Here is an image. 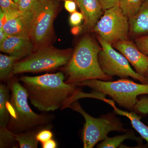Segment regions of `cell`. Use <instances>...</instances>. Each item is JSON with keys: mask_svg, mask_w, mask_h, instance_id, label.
Wrapping results in <instances>:
<instances>
[{"mask_svg": "<svg viewBox=\"0 0 148 148\" xmlns=\"http://www.w3.org/2000/svg\"><path fill=\"white\" fill-rule=\"evenodd\" d=\"M31 104L44 112L63 110L66 103L81 88L65 82L64 73L46 74L37 76L22 75L19 79Z\"/></svg>", "mask_w": 148, "mask_h": 148, "instance_id": "cell-1", "label": "cell"}, {"mask_svg": "<svg viewBox=\"0 0 148 148\" xmlns=\"http://www.w3.org/2000/svg\"><path fill=\"white\" fill-rule=\"evenodd\" d=\"M102 49V47L91 36L86 35L82 38L69 63L63 68L66 83L76 86L87 80L112 81V77L105 73L99 64L98 54Z\"/></svg>", "mask_w": 148, "mask_h": 148, "instance_id": "cell-2", "label": "cell"}, {"mask_svg": "<svg viewBox=\"0 0 148 148\" xmlns=\"http://www.w3.org/2000/svg\"><path fill=\"white\" fill-rule=\"evenodd\" d=\"M11 90L10 119L8 128L14 134L42 126H52L54 116L47 114H38L28 103L29 96L19 80L13 78L9 82Z\"/></svg>", "mask_w": 148, "mask_h": 148, "instance_id": "cell-3", "label": "cell"}, {"mask_svg": "<svg viewBox=\"0 0 148 148\" xmlns=\"http://www.w3.org/2000/svg\"><path fill=\"white\" fill-rule=\"evenodd\" d=\"M78 86H87L94 91L103 92L110 97L120 107L134 111L138 97L148 95V84H138L127 78L115 81L90 79L78 84Z\"/></svg>", "mask_w": 148, "mask_h": 148, "instance_id": "cell-4", "label": "cell"}, {"mask_svg": "<svg viewBox=\"0 0 148 148\" xmlns=\"http://www.w3.org/2000/svg\"><path fill=\"white\" fill-rule=\"evenodd\" d=\"M73 52L71 49H58L51 45L40 48L15 63L14 75L51 71L64 67L69 63Z\"/></svg>", "mask_w": 148, "mask_h": 148, "instance_id": "cell-5", "label": "cell"}, {"mask_svg": "<svg viewBox=\"0 0 148 148\" xmlns=\"http://www.w3.org/2000/svg\"><path fill=\"white\" fill-rule=\"evenodd\" d=\"M58 0H38L33 6L30 38L35 50L50 45L54 36L53 22L58 14Z\"/></svg>", "mask_w": 148, "mask_h": 148, "instance_id": "cell-6", "label": "cell"}, {"mask_svg": "<svg viewBox=\"0 0 148 148\" xmlns=\"http://www.w3.org/2000/svg\"><path fill=\"white\" fill-rule=\"evenodd\" d=\"M69 108L80 114L85 121L82 134L84 148H93L99 142L106 140L112 131L125 132L128 130L123 127L122 123L114 113L93 117L84 110L78 101L72 103Z\"/></svg>", "mask_w": 148, "mask_h": 148, "instance_id": "cell-7", "label": "cell"}, {"mask_svg": "<svg viewBox=\"0 0 148 148\" xmlns=\"http://www.w3.org/2000/svg\"><path fill=\"white\" fill-rule=\"evenodd\" d=\"M98 40L102 48L98 54V61L105 73L110 76H117L121 78L131 77L141 83L148 84L147 79L133 70L124 56L116 51L112 45L99 36Z\"/></svg>", "mask_w": 148, "mask_h": 148, "instance_id": "cell-8", "label": "cell"}, {"mask_svg": "<svg viewBox=\"0 0 148 148\" xmlns=\"http://www.w3.org/2000/svg\"><path fill=\"white\" fill-rule=\"evenodd\" d=\"M92 31L111 45L119 41L128 40L129 18L119 5L116 6L105 10Z\"/></svg>", "mask_w": 148, "mask_h": 148, "instance_id": "cell-9", "label": "cell"}, {"mask_svg": "<svg viewBox=\"0 0 148 148\" xmlns=\"http://www.w3.org/2000/svg\"><path fill=\"white\" fill-rule=\"evenodd\" d=\"M112 46L127 58L135 71L145 77L148 68V56L142 53L135 43L126 40L117 42Z\"/></svg>", "mask_w": 148, "mask_h": 148, "instance_id": "cell-10", "label": "cell"}, {"mask_svg": "<svg viewBox=\"0 0 148 148\" xmlns=\"http://www.w3.org/2000/svg\"><path fill=\"white\" fill-rule=\"evenodd\" d=\"M34 46L30 38L9 36L0 44V50L9 55L23 59L33 53Z\"/></svg>", "mask_w": 148, "mask_h": 148, "instance_id": "cell-11", "label": "cell"}, {"mask_svg": "<svg viewBox=\"0 0 148 148\" xmlns=\"http://www.w3.org/2000/svg\"><path fill=\"white\" fill-rule=\"evenodd\" d=\"M84 16L83 28L93 30L103 14V8L99 0H74Z\"/></svg>", "mask_w": 148, "mask_h": 148, "instance_id": "cell-12", "label": "cell"}, {"mask_svg": "<svg viewBox=\"0 0 148 148\" xmlns=\"http://www.w3.org/2000/svg\"><path fill=\"white\" fill-rule=\"evenodd\" d=\"M32 12H22L8 19L2 29L9 35L30 38Z\"/></svg>", "mask_w": 148, "mask_h": 148, "instance_id": "cell-13", "label": "cell"}, {"mask_svg": "<svg viewBox=\"0 0 148 148\" xmlns=\"http://www.w3.org/2000/svg\"><path fill=\"white\" fill-rule=\"evenodd\" d=\"M129 34L136 38L148 35V0L143 2L137 14L129 18Z\"/></svg>", "mask_w": 148, "mask_h": 148, "instance_id": "cell-14", "label": "cell"}, {"mask_svg": "<svg viewBox=\"0 0 148 148\" xmlns=\"http://www.w3.org/2000/svg\"><path fill=\"white\" fill-rule=\"evenodd\" d=\"M106 103L113 107L114 113L127 117L131 122L132 127L140 134L141 138L147 141L148 144V125H146L141 121V117L138 115L137 113L134 111L128 112L120 110L116 108L112 100L108 99Z\"/></svg>", "mask_w": 148, "mask_h": 148, "instance_id": "cell-15", "label": "cell"}, {"mask_svg": "<svg viewBox=\"0 0 148 148\" xmlns=\"http://www.w3.org/2000/svg\"><path fill=\"white\" fill-rule=\"evenodd\" d=\"M11 97L9 86L0 84V127H8L10 119L9 107Z\"/></svg>", "mask_w": 148, "mask_h": 148, "instance_id": "cell-16", "label": "cell"}, {"mask_svg": "<svg viewBox=\"0 0 148 148\" xmlns=\"http://www.w3.org/2000/svg\"><path fill=\"white\" fill-rule=\"evenodd\" d=\"M46 127L51 128L52 126H42L27 130L21 133L14 134L15 140L20 148H37L39 141L37 140V133L40 130Z\"/></svg>", "mask_w": 148, "mask_h": 148, "instance_id": "cell-17", "label": "cell"}, {"mask_svg": "<svg viewBox=\"0 0 148 148\" xmlns=\"http://www.w3.org/2000/svg\"><path fill=\"white\" fill-rule=\"evenodd\" d=\"M20 59L13 56L0 54V80L9 82L14 75V65Z\"/></svg>", "mask_w": 148, "mask_h": 148, "instance_id": "cell-18", "label": "cell"}, {"mask_svg": "<svg viewBox=\"0 0 148 148\" xmlns=\"http://www.w3.org/2000/svg\"><path fill=\"white\" fill-rule=\"evenodd\" d=\"M130 140L136 141L138 144L141 145L143 142L142 138L135 136V133L132 130H127L124 135H117L114 137L109 138L108 137L106 140L101 141L97 145L98 148H116L120 147L123 141Z\"/></svg>", "mask_w": 148, "mask_h": 148, "instance_id": "cell-19", "label": "cell"}, {"mask_svg": "<svg viewBox=\"0 0 148 148\" xmlns=\"http://www.w3.org/2000/svg\"><path fill=\"white\" fill-rule=\"evenodd\" d=\"M143 0H120L119 7L123 14L128 18L138 13Z\"/></svg>", "mask_w": 148, "mask_h": 148, "instance_id": "cell-20", "label": "cell"}, {"mask_svg": "<svg viewBox=\"0 0 148 148\" xmlns=\"http://www.w3.org/2000/svg\"><path fill=\"white\" fill-rule=\"evenodd\" d=\"M18 146L14 134L8 127H0V148H17Z\"/></svg>", "mask_w": 148, "mask_h": 148, "instance_id": "cell-21", "label": "cell"}, {"mask_svg": "<svg viewBox=\"0 0 148 148\" xmlns=\"http://www.w3.org/2000/svg\"><path fill=\"white\" fill-rule=\"evenodd\" d=\"M0 10L5 13H15L20 11L18 4L12 0H0Z\"/></svg>", "mask_w": 148, "mask_h": 148, "instance_id": "cell-22", "label": "cell"}, {"mask_svg": "<svg viewBox=\"0 0 148 148\" xmlns=\"http://www.w3.org/2000/svg\"><path fill=\"white\" fill-rule=\"evenodd\" d=\"M134 111L137 113L142 114H148V96L143 95L138 98Z\"/></svg>", "mask_w": 148, "mask_h": 148, "instance_id": "cell-23", "label": "cell"}, {"mask_svg": "<svg viewBox=\"0 0 148 148\" xmlns=\"http://www.w3.org/2000/svg\"><path fill=\"white\" fill-rule=\"evenodd\" d=\"M135 44L142 53L148 56V35L136 38Z\"/></svg>", "mask_w": 148, "mask_h": 148, "instance_id": "cell-24", "label": "cell"}, {"mask_svg": "<svg viewBox=\"0 0 148 148\" xmlns=\"http://www.w3.org/2000/svg\"><path fill=\"white\" fill-rule=\"evenodd\" d=\"M51 128L46 127L40 130L38 132L36 135V138L39 142L43 143L52 139L53 133L51 131Z\"/></svg>", "mask_w": 148, "mask_h": 148, "instance_id": "cell-25", "label": "cell"}, {"mask_svg": "<svg viewBox=\"0 0 148 148\" xmlns=\"http://www.w3.org/2000/svg\"><path fill=\"white\" fill-rule=\"evenodd\" d=\"M38 0H20L18 5L19 9L22 12H28L32 10Z\"/></svg>", "mask_w": 148, "mask_h": 148, "instance_id": "cell-26", "label": "cell"}, {"mask_svg": "<svg viewBox=\"0 0 148 148\" xmlns=\"http://www.w3.org/2000/svg\"><path fill=\"white\" fill-rule=\"evenodd\" d=\"M83 20H84V16L82 14L76 11L71 13L69 22L72 26L77 27L81 23Z\"/></svg>", "mask_w": 148, "mask_h": 148, "instance_id": "cell-27", "label": "cell"}, {"mask_svg": "<svg viewBox=\"0 0 148 148\" xmlns=\"http://www.w3.org/2000/svg\"><path fill=\"white\" fill-rule=\"evenodd\" d=\"M103 10H106L119 5L120 0H99Z\"/></svg>", "mask_w": 148, "mask_h": 148, "instance_id": "cell-28", "label": "cell"}, {"mask_svg": "<svg viewBox=\"0 0 148 148\" xmlns=\"http://www.w3.org/2000/svg\"><path fill=\"white\" fill-rule=\"evenodd\" d=\"M77 4L74 0H66L64 1V7L67 11L72 13L76 11Z\"/></svg>", "mask_w": 148, "mask_h": 148, "instance_id": "cell-29", "label": "cell"}, {"mask_svg": "<svg viewBox=\"0 0 148 148\" xmlns=\"http://www.w3.org/2000/svg\"><path fill=\"white\" fill-rule=\"evenodd\" d=\"M42 148H56L58 147V145L56 141L52 138L45 143H42Z\"/></svg>", "mask_w": 148, "mask_h": 148, "instance_id": "cell-30", "label": "cell"}, {"mask_svg": "<svg viewBox=\"0 0 148 148\" xmlns=\"http://www.w3.org/2000/svg\"><path fill=\"white\" fill-rule=\"evenodd\" d=\"M8 36L3 29H0V44L2 43Z\"/></svg>", "mask_w": 148, "mask_h": 148, "instance_id": "cell-31", "label": "cell"}, {"mask_svg": "<svg viewBox=\"0 0 148 148\" xmlns=\"http://www.w3.org/2000/svg\"><path fill=\"white\" fill-rule=\"evenodd\" d=\"M145 77L147 78V79H148V68L147 70V72H146L145 75Z\"/></svg>", "mask_w": 148, "mask_h": 148, "instance_id": "cell-32", "label": "cell"}, {"mask_svg": "<svg viewBox=\"0 0 148 148\" xmlns=\"http://www.w3.org/2000/svg\"><path fill=\"white\" fill-rule=\"evenodd\" d=\"M12 1H14L15 3H16L18 4V2L20 0H12Z\"/></svg>", "mask_w": 148, "mask_h": 148, "instance_id": "cell-33", "label": "cell"}, {"mask_svg": "<svg viewBox=\"0 0 148 148\" xmlns=\"http://www.w3.org/2000/svg\"><path fill=\"white\" fill-rule=\"evenodd\" d=\"M58 1H65L66 0H58Z\"/></svg>", "mask_w": 148, "mask_h": 148, "instance_id": "cell-34", "label": "cell"}, {"mask_svg": "<svg viewBox=\"0 0 148 148\" xmlns=\"http://www.w3.org/2000/svg\"><path fill=\"white\" fill-rule=\"evenodd\" d=\"M146 1V0H143V1Z\"/></svg>", "mask_w": 148, "mask_h": 148, "instance_id": "cell-35", "label": "cell"}]
</instances>
